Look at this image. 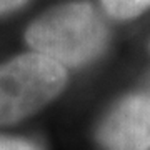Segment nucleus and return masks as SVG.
<instances>
[{
  "label": "nucleus",
  "mask_w": 150,
  "mask_h": 150,
  "mask_svg": "<svg viewBox=\"0 0 150 150\" xmlns=\"http://www.w3.org/2000/svg\"><path fill=\"white\" fill-rule=\"evenodd\" d=\"M107 35L105 22L90 4L70 2L32 22L25 40L33 52L64 67H80L102 54Z\"/></svg>",
  "instance_id": "nucleus-1"
},
{
  "label": "nucleus",
  "mask_w": 150,
  "mask_h": 150,
  "mask_svg": "<svg viewBox=\"0 0 150 150\" xmlns=\"http://www.w3.org/2000/svg\"><path fill=\"white\" fill-rule=\"evenodd\" d=\"M67 70L42 54L18 55L0 65V125L15 123L35 113L59 95Z\"/></svg>",
  "instance_id": "nucleus-2"
},
{
  "label": "nucleus",
  "mask_w": 150,
  "mask_h": 150,
  "mask_svg": "<svg viewBox=\"0 0 150 150\" xmlns=\"http://www.w3.org/2000/svg\"><path fill=\"white\" fill-rule=\"evenodd\" d=\"M98 142L105 150L150 149V97H125L98 127Z\"/></svg>",
  "instance_id": "nucleus-3"
},
{
  "label": "nucleus",
  "mask_w": 150,
  "mask_h": 150,
  "mask_svg": "<svg viewBox=\"0 0 150 150\" xmlns=\"http://www.w3.org/2000/svg\"><path fill=\"white\" fill-rule=\"evenodd\" d=\"M107 13L118 20L134 18L150 7V0H100Z\"/></svg>",
  "instance_id": "nucleus-4"
},
{
  "label": "nucleus",
  "mask_w": 150,
  "mask_h": 150,
  "mask_svg": "<svg viewBox=\"0 0 150 150\" xmlns=\"http://www.w3.org/2000/svg\"><path fill=\"white\" fill-rule=\"evenodd\" d=\"M0 150H38L27 140L13 137H0Z\"/></svg>",
  "instance_id": "nucleus-5"
},
{
  "label": "nucleus",
  "mask_w": 150,
  "mask_h": 150,
  "mask_svg": "<svg viewBox=\"0 0 150 150\" xmlns=\"http://www.w3.org/2000/svg\"><path fill=\"white\" fill-rule=\"evenodd\" d=\"M27 0H0V13H5V12L15 10L20 5H23Z\"/></svg>",
  "instance_id": "nucleus-6"
}]
</instances>
